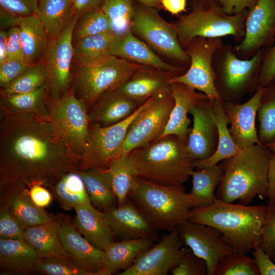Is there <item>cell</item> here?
Segmentation results:
<instances>
[{
	"label": "cell",
	"mask_w": 275,
	"mask_h": 275,
	"mask_svg": "<svg viewBox=\"0 0 275 275\" xmlns=\"http://www.w3.org/2000/svg\"><path fill=\"white\" fill-rule=\"evenodd\" d=\"M25 229L3 202L0 204V238L25 240Z\"/></svg>",
	"instance_id": "cell-48"
},
{
	"label": "cell",
	"mask_w": 275,
	"mask_h": 275,
	"mask_svg": "<svg viewBox=\"0 0 275 275\" xmlns=\"http://www.w3.org/2000/svg\"><path fill=\"white\" fill-rule=\"evenodd\" d=\"M74 224L78 231L98 249L104 250L113 242L115 235L103 212L92 204L74 208Z\"/></svg>",
	"instance_id": "cell-26"
},
{
	"label": "cell",
	"mask_w": 275,
	"mask_h": 275,
	"mask_svg": "<svg viewBox=\"0 0 275 275\" xmlns=\"http://www.w3.org/2000/svg\"><path fill=\"white\" fill-rule=\"evenodd\" d=\"M78 173L84 182L91 204L95 207L104 212L117 206L108 168H91Z\"/></svg>",
	"instance_id": "cell-32"
},
{
	"label": "cell",
	"mask_w": 275,
	"mask_h": 275,
	"mask_svg": "<svg viewBox=\"0 0 275 275\" xmlns=\"http://www.w3.org/2000/svg\"><path fill=\"white\" fill-rule=\"evenodd\" d=\"M46 76V69L42 62L33 64L8 86L1 89V96L36 90L45 85Z\"/></svg>",
	"instance_id": "cell-41"
},
{
	"label": "cell",
	"mask_w": 275,
	"mask_h": 275,
	"mask_svg": "<svg viewBox=\"0 0 275 275\" xmlns=\"http://www.w3.org/2000/svg\"><path fill=\"white\" fill-rule=\"evenodd\" d=\"M215 275H260L254 258L246 254L235 252L224 257L218 264Z\"/></svg>",
	"instance_id": "cell-45"
},
{
	"label": "cell",
	"mask_w": 275,
	"mask_h": 275,
	"mask_svg": "<svg viewBox=\"0 0 275 275\" xmlns=\"http://www.w3.org/2000/svg\"><path fill=\"white\" fill-rule=\"evenodd\" d=\"M1 30L16 26V20L18 17L0 8Z\"/></svg>",
	"instance_id": "cell-59"
},
{
	"label": "cell",
	"mask_w": 275,
	"mask_h": 275,
	"mask_svg": "<svg viewBox=\"0 0 275 275\" xmlns=\"http://www.w3.org/2000/svg\"><path fill=\"white\" fill-rule=\"evenodd\" d=\"M223 11L229 15L240 13L245 9H251L256 0H216Z\"/></svg>",
	"instance_id": "cell-55"
},
{
	"label": "cell",
	"mask_w": 275,
	"mask_h": 275,
	"mask_svg": "<svg viewBox=\"0 0 275 275\" xmlns=\"http://www.w3.org/2000/svg\"><path fill=\"white\" fill-rule=\"evenodd\" d=\"M174 105L171 92L151 97L149 104L130 123L123 144L111 162L159 139L167 125Z\"/></svg>",
	"instance_id": "cell-11"
},
{
	"label": "cell",
	"mask_w": 275,
	"mask_h": 275,
	"mask_svg": "<svg viewBox=\"0 0 275 275\" xmlns=\"http://www.w3.org/2000/svg\"><path fill=\"white\" fill-rule=\"evenodd\" d=\"M145 101L129 117L109 126L90 124L87 144L81 155L82 171L91 168H106L123 144L131 122L149 104Z\"/></svg>",
	"instance_id": "cell-14"
},
{
	"label": "cell",
	"mask_w": 275,
	"mask_h": 275,
	"mask_svg": "<svg viewBox=\"0 0 275 275\" xmlns=\"http://www.w3.org/2000/svg\"><path fill=\"white\" fill-rule=\"evenodd\" d=\"M129 197L158 230H173L188 220L194 208L183 185H162L138 177Z\"/></svg>",
	"instance_id": "cell-5"
},
{
	"label": "cell",
	"mask_w": 275,
	"mask_h": 275,
	"mask_svg": "<svg viewBox=\"0 0 275 275\" xmlns=\"http://www.w3.org/2000/svg\"><path fill=\"white\" fill-rule=\"evenodd\" d=\"M8 59L7 31H0V64Z\"/></svg>",
	"instance_id": "cell-60"
},
{
	"label": "cell",
	"mask_w": 275,
	"mask_h": 275,
	"mask_svg": "<svg viewBox=\"0 0 275 275\" xmlns=\"http://www.w3.org/2000/svg\"><path fill=\"white\" fill-rule=\"evenodd\" d=\"M170 91L174 100V105L167 125L159 138L173 134L187 142L190 130L189 127L190 120L188 114L193 106L208 97L203 93L178 82H171Z\"/></svg>",
	"instance_id": "cell-24"
},
{
	"label": "cell",
	"mask_w": 275,
	"mask_h": 275,
	"mask_svg": "<svg viewBox=\"0 0 275 275\" xmlns=\"http://www.w3.org/2000/svg\"><path fill=\"white\" fill-rule=\"evenodd\" d=\"M75 63L73 87L87 108L102 94L115 90L144 66L114 56L93 62Z\"/></svg>",
	"instance_id": "cell-8"
},
{
	"label": "cell",
	"mask_w": 275,
	"mask_h": 275,
	"mask_svg": "<svg viewBox=\"0 0 275 275\" xmlns=\"http://www.w3.org/2000/svg\"><path fill=\"white\" fill-rule=\"evenodd\" d=\"M174 73L155 68L142 66L115 90L141 104L149 98L170 92Z\"/></svg>",
	"instance_id": "cell-21"
},
{
	"label": "cell",
	"mask_w": 275,
	"mask_h": 275,
	"mask_svg": "<svg viewBox=\"0 0 275 275\" xmlns=\"http://www.w3.org/2000/svg\"><path fill=\"white\" fill-rule=\"evenodd\" d=\"M38 0H0V8L22 17L36 14Z\"/></svg>",
	"instance_id": "cell-51"
},
{
	"label": "cell",
	"mask_w": 275,
	"mask_h": 275,
	"mask_svg": "<svg viewBox=\"0 0 275 275\" xmlns=\"http://www.w3.org/2000/svg\"><path fill=\"white\" fill-rule=\"evenodd\" d=\"M101 9L109 19L116 34L130 30L135 7L132 0H104Z\"/></svg>",
	"instance_id": "cell-42"
},
{
	"label": "cell",
	"mask_w": 275,
	"mask_h": 275,
	"mask_svg": "<svg viewBox=\"0 0 275 275\" xmlns=\"http://www.w3.org/2000/svg\"><path fill=\"white\" fill-rule=\"evenodd\" d=\"M177 229L185 246L206 261L207 275H215L221 259L235 252L221 240L222 233L212 226L188 220Z\"/></svg>",
	"instance_id": "cell-16"
},
{
	"label": "cell",
	"mask_w": 275,
	"mask_h": 275,
	"mask_svg": "<svg viewBox=\"0 0 275 275\" xmlns=\"http://www.w3.org/2000/svg\"><path fill=\"white\" fill-rule=\"evenodd\" d=\"M78 16L74 15L57 36L48 39L42 62L46 71L45 84L49 97L58 98L66 94L73 82V32Z\"/></svg>",
	"instance_id": "cell-12"
},
{
	"label": "cell",
	"mask_w": 275,
	"mask_h": 275,
	"mask_svg": "<svg viewBox=\"0 0 275 275\" xmlns=\"http://www.w3.org/2000/svg\"><path fill=\"white\" fill-rule=\"evenodd\" d=\"M82 171L80 156L58 133L49 118L1 110L0 188L40 184L51 187Z\"/></svg>",
	"instance_id": "cell-1"
},
{
	"label": "cell",
	"mask_w": 275,
	"mask_h": 275,
	"mask_svg": "<svg viewBox=\"0 0 275 275\" xmlns=\"http://www.w3.org/2000/svg\"><path fill=\"white\" fill-rule=\"evenodd\" d=\"M112 31L111 21L100 8L89 11L78 18L73 32V42Z\"/></svg>",
	"instance_id": "cell-43"
},
{
	"label": "cell",
	"mask_w": 275,
	"mask_h": 275,
	"mask_svg": "<svg viewBox=\"0 0 275 275\" xmlns=\"http://www.w3.org/2000/svg\"><path fill=\"white\" fill-rule=\"evenodd\" d=\"M275 41V0H256L249 9L245 35L233 47L241 59H249Z\"/></svg>",
	"instance_id": "cell-15"
},
{
	"label": "cell",
	"mask_w": 275,
	"mask_h": 275,
	"mask_svg": "<svg viewBox=\"0 0 275 275\" xmlns=\"http://www.w3.org/2000/svg\"><path fill=\"white\" fill-rule=\"evenodd\" d=\"M162 7L172 14L178 15L185 11L187 0H161Z\"/></svg>",
	"instance_id": "cell-58"
},
{
	"label": "cell",
	"mask_w": 275,
	"mask_h": 275,
	"mask_svg": "<svg viewBox=\"0 0 275 275\" xmlns=\"http://www.w3.org/2000/svg\"><path fill=\"white\" fill-rule=\"evenodd\" d=\"M272 152H275V142L266 145Z\"/></svg>",
	"instance_id": "cell-62"
},
{
	"label": "cell",
	"mask_w": 275,
	"mask_h": 275,
	"mask_svg": "<svg viewBox=\"0 0 275 275\" xmlns=\"http://www.w3.org/2000/svg\"><path fill=\"white\" fill-rule=\"evenodd\" d=\"M32 65L25 60L8 58L0 64V86L4 88L25 71Z\"/></svg>",
	"instance_id": "cell-49"
},
{
	"label": "cell",
	"mask_w": 275,
	"mask_h": 275,
	"mask_svg": "<svg viewBox=\"0 0 275 275\" xmlns=\"http://www.w3.org/2000/svg\"><path fill=\"white\" fill-rule=\"evenodd\" d=\"M104 1V0H74L75 15L79 18L89 11L100 8Z\"/></svg>",
	"instance_id": "cell-56"
},
{
	"label": "cell",
	"mask_w": 275,
	"mask_h": 275,
	"mask_svg": "<svg viewBox=\"0 0 275 275\" xmlns=\"http://www.w3.org/2000/svg\"><path fill=\"white\" fill-rule=\"evenodd\" d=\"M48 107L49 120L58 133L81 157L91 122L87 107L75 96L73 86L62 96L49 98Z\"/></svg>",
	"instance_id": "cell-10"
},
{
	"label": "cell",
	"mask_w": 275,
	"mask_h": 275,
	"mask_svg": "<svg viewBox=\"0 0 275 275\" xmlns=\"http://www.w3.org/2000/svg\"><path fill=\"white\" fill-rule=\"evenodd\" d=\"M258 139L262 145L275 142V84L264 87L257 111Z\"/></svg>",
	"instance_id": "cell-40"
},
{
	"label": "cell",
	"mask_w": 275,
	"mask_h": 275,
	"mask_svg": "<svg viewBox=\"0 0 275 275\" xmlns=\"http://www.w3.org/2000/svg\"><path fill=\"white\" fill-rule=\"evenodd\" d=\"M61 242L73 259L92 275H105L103 271L104 251L87 240L69 219L62 221L59 230Z\"/></svg>",
	"instance_id": "cell-23"
},
{
	"label": "cell",
	"mask_w": 275,
	"mask_h": 275,
	"mask_svg": "<svg viewBox=\"0 0 275 275\" xmlns=\"http://www.w3.org/2000/svg\"><path fill=\"white\" fill-rule=\"evenodd\" d=\"M36 15L46 29L48 39L59 35L75 15L71 0H38Z\"/></svg>",
	"instance_id": "cell-35"
},
{
	"label": "cell",
	"mask_w": 275,
	"mask_h": 275,
	"mask_svg": "<svg viewBox=\"0 0 275 275\" xmlns=\"http://www.w3.org/2000/svg\"><path fill=\"white\" fill-rule=\"evenodd\" d=\"M71 1H73V2H74V0H71Z\"/></svg>",
	"instance_id": "cell-64"
},
{
	"label": "cell",
	"mask_w": 275,
	"mask_h": 275,
	"mask_svg": "<svg viewBox=\"0 0 275 275\" xmlns=\"http://www.w3.org/2000/svg\"><path fill=\"white\" fill-rule=\"evenodd\" d=\"M1 202L8 207L14 217L24 228L53 221L55 217L32 201L29 188L19 185L0 188Z\"/></svg>",
	"instance_id": "cell-25"
},
{
	"label": "cell",
	"mask_w": 275,
	"mask_h": 275,
	"mask_svg": "<svg viewBox=\"0 0 275 275\" xmlns=\"http://www.w3.org/2000/svg\"><path fill=\"white\" fill-rule=\"evenodd\" d=\"M268 211V205L234 204L217 199L209 205L194 208L188 221L217 229L225 243L236 253L247 254L260 242Z\"/></svg>",
	"instance_id": "cell-2"
},
{
	"label": "cell",
	"mask_w": 275,
	"mask_h": 275,
	"mask_svg": "<svg viewBox=\"0 0 275 275\" xmlns=\"http://www.w3.org/2000/svg\"><path fill=\"white\" fill-rule=\"evenodd\" d=\"M272 151L265 145L255 144L221 161L224 175L215 196L227 203L239 200L250 204L257 196L267 198L268 166Z\"/></svg>",
	"instance_id": "cell-3"
},
{
	"label": "cell",
	"mask_w": 275,
	"mask_h": 275,
	"mask_svg": "<svg viewBox=\"0 0 275 275\" xmlns=\"http://www.w3.org/2000/svg\"><path fill=\"white\" fill-rule=\"evenodd\" d=\"M212 100L215 120L218 130V144L216 151L209 158L202 160L194 161L196 169L218 164L222 160L236 155L241 150L233 140L228 124L230 121L226 115L221 100Z\"/></svg>",
	"instance_id": "cell-33"
},
{
	"label": "cell",
	"mask_w": 275,
	"mask_h": 275,
	"mask_svg": "<svg viewBox=\"0 0 275 275\" xmlns=\"http://www.w3.org/2000/svg\"><path fill=\"white\" fill-rule=\"evenodd\" d=\"M116 36L113 31L88 36L73 42L74 61L93 62L110 56Z\"/></svg>",
	"instance_id": "cell-38"
},
{
	"label": "cell",
	"mask_w": 275,
	"mask_h": 275,
	"mask_svg": "<svg viewBox=\"0 0 275 275\" xmlns=\"http://www.w3.org/2000/svg\"><path fill=\"white\" fill-rule=\"evenodd\" d=\"M176 228L144 253L129 268L119 275H167L188 249Z\"/></svg>",
	"instance_id": "cell-17"
},
{
	"label": "cell",
	"mask_w": 275,
	"mask_h": 275,
	"mask_svg": "<svg viewBox=\"0 0 275 275\" xmlns=\"http://www.w3.org/2000/svg\"><path fill=\"white\" fill-rule=\"evenodd\" d=\"M253 250V255L260 275H275V264L259 243Z\"/></svg>",
	"instance_id": "cell-53"
},
{
	"label": "cell",
	"mask_w": 275,
	"mask_h": 275,
	"mask_svg": "<svg viewBox=\"0 0 275 275\" xmlns=\"http://www.w3.org/2000/svg\"><path fill=\"white\" fill-rule=\"evenodd\" d=\"M154 242L149 238H141L111 243L104 251L102 264L105 275L129 268L153 245Z\"/></svg>",
	"instance_id": "cell-28"
},
{
	"label": "cell",
	"mask_w": 275,
	"mask_h": 275,
	"mask_svg": "<svg viewBox=\"0 0 275 275\" xmlns=\"http://www.w3.org/2000/svg\"><path fill=\"white\" fill-rule=\"evenodd\" d=\"M188 4L190 12L171 23L184 49L197 37L231 36L238 43L244 38L249 9L229 15L216 0H188Z\"/></svg>",
	"instance_id": "cell-6"
},
{
	"label": "cell",
	"mask_w": 275,
	"mask_h": 275,
	"mask_svg": "<svg viewBox=\"0 0 275 275\" xmlns=\"http://www.w3.org/2000/svg\"><path fill=\"white\" fill-rule=\"evenodd\" d=\"M223 175L221 163L192 171V188L189 193L194 208L209 205L217 200L215 190Z\"/></svg>",
	"instance_id": "cell-34"
},
{
	"label": "cell",
	"mask_w": 275,
	"mask_h": 275,
	"mask_svg": "<svg viewBox=\"0 0 275 275\" xmlns=\"http://www.w3.org/2000/svg\"><path fill=\"white\" fill-rule=\"evenodd\" d=\"M52 195L64 209L91 204L84 182L78 172H70L50 187Z\"/></svg>",
	"instance_id": "cell-37"
},
{
	"label": "cell",
	"mask_w": 275,
	"mask_h": 275,
	"mask_svg": "<svg viewBox=\"0 0 275 275\" xmlns=\"http://www.w3.org/2000/svg\"><path fill=\"white\" fill-rule=\"evenodd\" d=\"M144 6L156 9L162 7L161 0H136Z\"/></svg>",
	"instance_id": "cell-61"
},
{
	"label": "cell",
	"mask_w": 275,
	"mask_h": 275,
	"mask_svg": "<svg viewBox=\"0 0 275 275\" xmlns=\"http://www.w3.org/2000/svg\"><path fill=\"white\" fill-rule=\"evenodd\" d=\"M29 194L34 203L38 207L44 208L51 203L52 195L44 186L35 184L29 188Z\"/></svg>",
	"instance_id": "cell-54"
},
{
	"label": "cell",
	"mask_w": 275,
	"mask_h": 275,
	"mask_svg": "<svg viewBox=\"0 0 275 275\" xmlns=\"http://www.w3.org/2000/svg\"><path fill=\"white\" fill-rule=\"evenodd\" d=\"M267 198L275 199V152H271L268 166Z\"/></svg>",
	"instance_id": "cell-57"
},
{
	"label": "cell",
	"mask_w": 275,
	"mask_h": 275,
	"mask_svg": "<svg viewBox=\"0 0 275 275\" xmlns=\"http://www.w3.org/2000/svg\"><path fill=\"white\" fill-rule=\"evenodd\" d=\"M111 174L114 193L117 206L124 204L134 187L138 176L128 155L112 160L107 167Z\"/></svg>",
	"instance_id": "cell-39"
},
{
	"label": "cell",
	"mask_w": 275,
	"mask_h": 275,
	"mask_svg": "<svg viewBox=\"0 0 275 275\" xmlns=\"http://www.w3.org/2000/svg\"><path fill=\"white\" fill-rule=\"evenodd\" d=\"M7 34L8 58L25 60L18 27L10 28Z\"/></svg>",
	"instance_id": "cell-52"
},
{
	"label": "cell",
	"mask_w": 275,
	"mask_h": 275,
	"mask_svg": "<svg viewBox=\"0 0 275 275\" xmlns=\"http://www.w3.org/2000/svg\"><path fill=\"white\" fill-rule=\"evenodd\" d=\"M1 110L49 118V96L45 86L32 92L1 96Z\"/></svg>",
	"instance_id": "cell-36"
},
{
	"label": "cell",
	"mask_w": 275,
	"mask_h": 275,
	"mask_svg": "<svg viewBox=\"0 0 275 275\" xmlns=\"http://www.w3.org/2000/svg\"><path fill=\"white\" fill-rule=\"evenodd\" d=\"M62 221L51 222L25 229V240L35 250L38 258L72 259L61 242L59 230Z\"/></svg>",
	"instance_id": "cell-29"
},
{
	"label": "cell",
	"mask_w": 275,
	"mask_h": 275,
	"mask_svg": "<svg viewBox=\"0 0 275 275\" xmlns=\"http://www.w3.org/2000/svg\"><path fill=\"white\" fill-rule=\"evenodd\" d=\"M264 89L258 88L253 96L242 104L222 101L230 121V133L241 149L261 144L255 127V120Z\"/></svg>",
	"instance_id": "cell-20"
},
{
	"label": "cell",
	"mask_w": 275,
	"mask_h": 275,
	"mask_svg": "<svg viewBox=\"0 0 275 275\" xmlns=\"http://www.w3.org/2000/svg\"><path fill=\"white\" fill-rule=\"evenodd\" d=\"M275 76V41L264 49L259 75L258 88H264L270 84Z\"/></svg>",
	"instance_id": "cell-50"
},
{
	"label": "cell",
	"mask_w": 275,
	"mask_h": 275,
	"mask_svg": "<svg viewBox=\"0 0 275 275\" xmlns=\"http://www.w3.org/2000/svg\"><path fill=\"white\" fill-rule=\"evenodd\" d=\"M138 177L162 185H183L194 170L187 142L168 135L128 154Z\"/></svg>",
	"instance_id": "cell-4"
},
{
	"label": "cell",
	"mask_w": 275,
	"mask_h": 275,
	"mask_svg": "<svg viewBox=\"0 0 275 275\" xmlns=\"http://www.w3.org/2000/svg\"><path fill=\"white\" fill-rule=\"evenodd\" d=\"M193 125L188 134L187 148L194 161L211 157L218 144V130L212 100L203 99L190 109Z\"/></svg>",
	"instance_id": "cell-18"
},
{
	"label": "cell",
	"mask_w": 275,
	"mask_h": 275,
	"mask_svg": "<svg viewBox=\"0 0 275 275\" xmlns=\"http://www.w3.org/2000/svg\"><path fill=\"white\" fill-rule=\"evenodd\" d=\"M264 51L261 49L249 59L238 57L229 44L215 51L214 84L222 101L239 103L245 95L256 92Z\"/></svg>",
	"instance_id": "cell-7"
},
{
	"label": "cell",
	"mask_w": 275,
	"mask_h": 275,
	"mask_svg": "<svg viewBox=\"0 0 275 275\" xmlns=\"http://www.w3.org/2000/svg\"><path fill=\"white\" fill-rule=\"evenodd\" d=\"M110 54L138 64L151 67L174 73L183 74L187 69L165 62L131 30L116 34Z\"/></svg>",
	"instance_id": "cell-22"
},
{
	"label": "cell",
	"mask_w": 275,
	"mask_h": 275,
	"mask_svg": "<svg viewBox=\"0 0 275 275\" xmlns=\"http://www.w3.org/2000/svg\"><path fill=\"white\" fill-rule=\"evenodd\" d=\"M224 44L221 37L194 38L184 49L190 59L188 68L183 74L174 76L171 82L183 84L203 93L210 100H221L214 84L213 57Z\"/></svg>",
	"instance_id": "cell-13"
},
{
	"label": "cell",
	"mask_w": 275,
	"mask_h": 275,
	"mask_svg": "<svg viewBox=\"0 0 275 275\" xmlns=\"http://www.w3.org/2000/svg\"><path fill=\"white\" fill-rule=\"evenodd\" d=\"M130 30L155 52L178 66L188 68L190 59L179 41L176 30L160 16L157 9L143 5L135 7Z\"/></svg>",
	"instance_id": "cell-9"
},
{
	"label": "cell",
	"mask_w": 275,
	"mask_h": 275,
	"mask_svg": "<svg viewBox=\"0 0 275 275\" xmlns=\"http://www.w3.org/2000/svg\"><path fill=\"white\" fill-rule=\"evenodd\" d=\"M268 211L261 231L260 245L275 262V199H269Z\"/></svg>",
	"instance_id": "cell-46"
},
{
	"label": "cell",
	"mask_w": 275,
	"mask_h": 275,
	"mask_svg": "<svg viewBox=\"0 0 275 275\" xmlns=\"http://www.w3.org/2000/svg\"><path fill=\"white\" fill-rule=\"evenodd\" d=\"M103 212L115 236L122 240L147 238L158 241V230L132 201Z\"/></svg>",
	"instance_id": "cell-19"
},
{
	"label": "cell",
	"mask_w": 275,
	"mask_h": 275,
	"mask_svg": "<svg viewBox=\"0 0 275 275\" xmlns=\"http://www.w3.org/2000/svg\"><path fill=\"white\" fill-rule=\"evenodd\" d=\"M36 272L49 275H92L73 259L38 258Z\"/></svg>",
	"instance_id": "cell-44"
},
{
	"label": "cell",
	"mask_w": 275,
	"mask_h": 275,
	"mask_svg": "<svg viewBox=\"0 0 275 275\" xmlns=\"http://www.w3.org/2000/svg\"><path fill=\"white\" fill-rule=\"evenodd\" d=\"M170 272L173 275H205L207 272V264L188 248L179 263Z\"/></svg>",
	"instance_id": "cell-47"
},
{
	"label": "cell",
	"mask_w": 275,
	"mask_h": 275,
	"mask_svg": "<svg viewBox=\"0 0 275 275\" xmlns=\"http://www.w3.org/2000/svg\"><path fill=\"white\" fill-rule=\"evenodd\" d=\"M272 82H273L274 84H275V76H274V77L273 78V80Z\"/></svg>",
	"instance_id": "cell-63"
},
{
	"label": "cell",
	"mask_w": 275,
	"mask_h": 275,
	"mask_svg": "<svg viewBox=\"0 0 275 275\" xmlns=\"http://www.w3.org/2000/svg\"><path fill=\"white\" fill-rule=\"evenodd\" d=\"M16 26L19 29L25 60L31 65L40 62L45 52L48 38L39 17L36 14L18 17Z\"/></svg>",
	"instance_id": "cell-31"
},
{
	"label": "cell",
	"mask_w": 275,
	"mask_h": 275,
	"mask_svg": "<svg viewBox=\"0 0 275 275\" xmlns=\"http://www.w3.org/2000/svg\"><path fill=\"white\" fill-rule=\"evenodd\" d=\"M142 104L115 90L102 94L88 112L91 122L109 126L131 116Z\"/></svg>",
	"instance_id": "cell-27"
},
{
	"label": "cell",
	"mask_w": 275,
	"mask_h": 275,
	"mask_svg": "<svg viewBox=\"0 0 275 275\" xmlns=\"http://www.w3.org/2000/svg\"><path fill=\"white\" fill-rule=\"evenodd\" d=\"M38 257L24 240L0 238V266L10 274H28L36 271Z\"/></svg>",
	"instance_id": "cell-30"
}]
</instances>
